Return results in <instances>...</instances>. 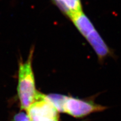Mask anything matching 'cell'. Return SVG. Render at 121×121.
<instances>
[{
	"label": "cell",
	"mask_w": 121,
	"mask_h": 121,
	"mask_svg": "<svg viewBox=\"0 0 121 121\" xmlns=\"http://www.w3.org/2000/svg\"><path fill=\"white\" fill-rule=\"evenodd\" d=\"M34 48L30 49L28 59L20 62L18 69L17 95L21 109L26 110L38 98L40 92L36 89L35 80L33 69Z\"/></svg>",
	"instance_id": "obj_1"
},
{
	"label": "cell",
	"mask_w": 121,
	"mask_h": 121,
	"mask_svg": "<svg viewBox=\"0 0 121 121\" xmlns=\"http://www.w3.org/2000/svg\"><path fill=\"white\" fill-rule=\"evenodd\" d=\"M107 107L96 104L90 99H79L65 95L61 113H65L76 118H82L93 113L102 112Z\"/></svg>",
	"instance_id": "obj_2"
},
{
	"label": "cell",
	"mask_w": 121,
	"mask_h": 121,
	"mask_svg": "<svg viewBox=\"0 0 121 121\" xmlns=\"http://www.w3.org/2000/svg\"><path fill=\"white\" fill-rule=\"evenodd\" d=\"M26 111L30 121H60V112L41 93Z\"/></svg>",
	"instance_id": "obj_3"
},
{
	"label": "cell",
	"mask_w": 121,
	"mask_h": 121,
	"mask_svg": "<svg viewBox=\"0 0 121 121\" xmlns=\"http://www.w3.org/2000/svg\"><path fill=\"white\" fill-rule=\"evenodd\" d=\"M63 11L71 17L76 13L82 11V5L80 0H54Z\"/></svg>",
	"instance_id": "obj_4"
},
{
	"label": "cell",
	"mask_w": 121,
	"mask_h": 121,
	"mask_svg": "<svg viewBox=\"0 0 121 121\" xmlns=\"http://www.w3.org/2000/svg\"><path fill=\"white\" fill-rule=\"evenodd\" d=\"M13 121H30L28 114L24 112H20L13 117Z\"/></svg>",
	"instance_id": "obj_5"
}]
</instances>
